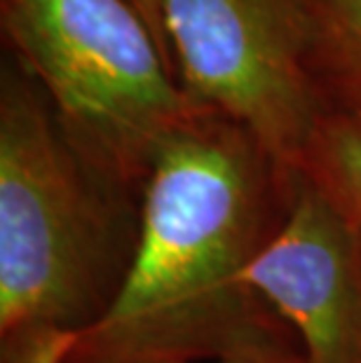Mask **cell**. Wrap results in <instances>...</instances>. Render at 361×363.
<instances>
[{
	"label": "cell",
	"instance_id": "6da1fadb",
	"mask_svg": "<svg viewBox=\"0 0 361 363\" xmlns=\"http://www.w3.org/2000/svg\"><path fill=\"white\" fill-rule=\"evenodd\" d=\"M279 169L223 115L176 127L145 174L141 237L109 307L80 326L68 363H291L272 312L244 284L267 176Z\"/></svg>",
	"mask_w": 361,
	"mask_h": 363
},
{
	"label": "cell",
	"instance_id": "7a4b0ae2",
	"mask_svg": "<svg viewBox=\"0 0 361 363\" xmlns=\"http://www.w3.org/2000/svg\"><path fill=\"white\" fill-rule=\"evenodd\" d=\"M0 21L99 179L145 181L157 145L204 108L129 0H0Z\"/></svg>",
	"mask_w": 361,
	"mask_h": 363
},
{
	"label": "cell",
	"instance_id": "3957f363",
	"mask_svg": "<svg viewBox=\"0 0 361 363\" xmlns=\"http://www.w3.org/2000/svg\"><path fill=\"white\" fill-rule=\"evenodd\" d=\"M91 169L19 59L0 80V333L78 319L94 293L101 216Z\"/></svg>",
	"mask_w": 361,
	"mask_h": 363
},
{
	"label": "cell",
	"instance_id": "277c9868",
	"mask_svg": "<svg viewBox=\"0 0 361 363\" xmlns=\"http://www.w3.org/2000/svg\"><path fill=\"white\" fill-rule=\"evenodd\" d=\"M162 28L183 91L296 172L326 115L303 0H162Z\"/></svg>",
	"mask_w": 361,
	"mask_h": 363
},
{
	"label": "cell",
	"instance_id": "5b68a950",
	"mask_svg": "<svg viewBox=\"0 0 361 363\" xmlns=\"http://www.w3.org/2000/svg\"><path fill=\"white\" fill-rule=\"evenodd\" d=\"M282 228L249 262L247 289L296 330L303 363L361 361V251L357 225L305 174H287Z\"/></svg>",
	"mask_w": 361,
	"mask_h": 363
},
{
	"label": "cell",
	"instance_id": "8992f818",
	"mask_svg": "<svg viewBox=\"0 0 361 363\" xmlns=\"http://www.w3.org/2000/svg\"><path fill=\"white\" fill-rule=\"evenodd\" d=\"M307 66L326 113L361 120V0H303Z\"/></svg>",
	"mask_w": 361,
	"mask_h": 363
},
{
	"label": "cell",
	"instance_id": "52a82bcc",
	"mask_svg": "<svg viewBox=\"0 0 361 363\" xmlns=\"http://www.w3.org/2000/svg\"><path fill=\"white\" fill-rule=\"evenodd\" d=\"M296 172L324 190L352 223H361V120L326 113Z\"/></svg>",
	"mask_w": 361,
	"mask_h": 363
},
{
	"label": "cell",
	"instance_id": "ba28073f",
	"mask_svg": "<svg viewBox=\"0 0 361 363\" xmlns=\"http://www.w3.org/2000/svg\"><path fill=\"white\" fill-rule=\"evenodd\" d=\"M80 328L48 326L26 330L5 342V363H68Z\"/></svg>",
	"mask_w": 361,
	"mask_h": 363
},
{
	"label": "cell",
	"instance_id": "9c48e42d",
	"mask_svg": "<svg viewBox=\"0 0 361 363\" xmlns=\"http://www.w3.org/2000/svg\"><path fill=\"white\" fill-rule=\"evenodd\" d=\"M129 3L134 5V10L141 14L145 26L150 28V33L155 35L157 45L162 48V52L167 54L169 64L174 66L172 61V54H169V48H167V38H165V28H162V0H129ZM176 73V71H174Z\"/></svg>",
	"mask_w": 361,
	"mask_h": 363
},
{
	"label": "cell",
	"instance_id": "30bf717a",
	"mask_svg": "<svg viewBox=\"0 0 361 363\" xmlns=\"http://www.w3.org/2000/svg\"><path fill=\"white\" fill-rule=\"evenodd\" d=\"M206 363H267V361H244V359H230V361H206Z\"/></svg>",
	"mask_w": 361,
	"mask_h": 363
},
{
	"label": "cell",
	"instance_id": "8fae6325",
	"mask_svg": "<svg viewBox=\"0 0 361 363\" xmlns=\"http://www.w3.org/2000/svg\"><path fill=\"white\" fill-rule=\"evenodd\" d=\"M357 225V233H359V251H361V223H355Z\"/></svg>",
	"mask_w": 361,
	"mask_h": 363
},
{
	"label": "cell",
	"instance_id": "7c38bea8",
	"mask_svg": "<svg viewBox=\"0 0 361 363\" xmlns=\"http://www.w3.org/2000/svg\"><path fill=\"white\" fill-rule=\"evenodd\" d=\"M359 363H361V361H359Z\"/></svg>",
	"mask_w": 361,
	"mask_h": 363
}]
</instances>
